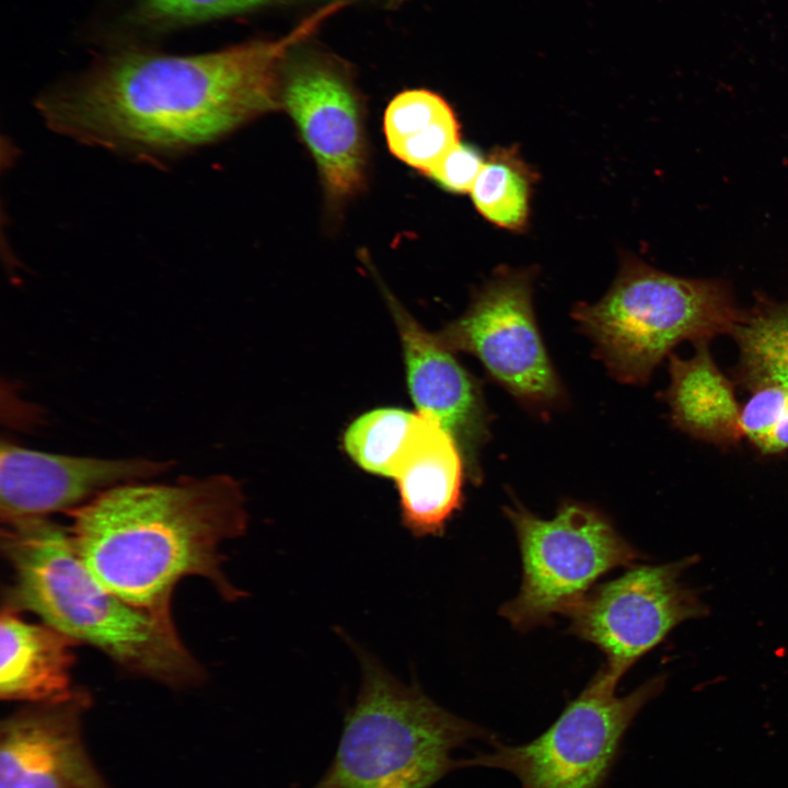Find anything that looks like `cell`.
Masks as SVG:
<instances>
[{
  "label": "cell",
  "instance_id": "cell-13",
  "mask_svg": "<svg viewBox=\"0 0 788 788\" xmlns=\"http://www.w3.org/2000/svg\"><path fill=\"white\" fill-rule=\"evenodd\" d=\"M399 335L406 383L419 412L433 415L456 440L471 482L482 480L480 455L490 416L478 381L387 291Z\"/></svg>",
  "mask_w": 788,
  "mask_h": 788
},
{
  "label": "cell",
  "instance_id": "cell-1",
  "mask_svg": "<svg viewBox=\"0 0 788 788\" xmlns=\"http://www.w3.org/2000/svg\"><path fill=\"white\" fill-rule=\"evenodd\" d=\"M344 8L334 0L282 37L206 54L123 50L46 91L36 107L53 131L78 142L171 161L281 107L288 56Z\"/></svg>",
  "mask_w": 788,
  "mask_h": 788
},
{
  "label": "cell",
  "instance_id": "cell-15",
  "mask_svg": "<svg viewBox=\"0 0 788 788\" xmlns=\"http://www.w3.org/2000/svg\"><path fill=\"white\" fill-rule=\"evenodd\" d=\"M76 640L44 623L22 619L2 605L0 619V695L4 700L31 704L70 696Z\"/></svg>",
  "mask_w": 788,
  "mask_h": 788
},
{
  "label": "cell",
  "instance_id": "cell-17",
  "mask_svg": "<svg viewBox=\"0 0 788 788\" xmlns=\"http://www.w3.org/2000/svg\"><path fill=\"white\" fill-rule=\"evenodd\" d=\"M384 134L396 158L427 175L460 143L452 108L426 89L406 90L390 102Z\"/></svg>",
  "mask_w": 788,
  "mask_h": 788
},
{
  "label": "cell",
  "instance_id": "cell-16",
  "mask_svg": "<svg viewBox=\"0 0 788 788\" xmlns=\"http://www.w3.org/2000/svg\"><path fill=\"white\" fill-rule=\"evenodd\" d=\"M708 341L694 343L695 354L688 359L670 355L665 399L677 429L695 439L730 447L743 438L741 408L733 384L711 357Z\"/></svg>",
  "mask_w": 788,
  "mask_h": 788
},
{
  "label": "cell",
  "instance_id": "cell-5",
  "mask_svg": "<svg viewBox=\"0 0 788 788\" xmlns=\"http://www.w3.org/2000/svg\"><path fill=\"white\" fill-rule=\"evenodd\" d=\"M728 283L670 275L628 258L609 291L573 312L613 378L644 384L680 343L732 334L742 316Z\"/></svg>",
  "mask_w": 788,
  "mask_h": 788
},
{
  "label": "cell",
  "instance_id": "cell-8",
  "mask_svg": "<svg viewBox=\"0 0 788 788\" xmlns=\"http://www.w3.org/2000/svg\"><path fill=\"white\" fill-rule=\"evenodd\" d=\"M696 555L659 565H634L591 589L566 615L568 633L591 642L604 668L622 679L680 624L708 615L698 588L685 578Z\"/></svg>",
  "mask_w": 788,
  "mask_h": 788
},
{
  "label": "cell",
  "instance_id": "cell-7",
  "mask_svg": "<svg viewBox=\"0 0 788 788\" xmlns=\"http://www.w3.org/2000/svg\"><path fill=\"white\" fill-rule=\"evenodd\" d=\"M505 514L518 540L522 582L499 614L518 630L567 615L600 577L641 558L605 514L581 502H563L549 520L518 501Z\"/></svg>",
  "mask_w": 788,
  "mask_h": 788
},
{
  "label": "cell",
  "instance_id": "cell-18",
  "mask_svg": "<svg viewBox=\"0 0 788 788\" xmlns=\"http://www.w3.org/2000/svg\"><path fill=\"white\" fill-rule=\"evenodd\" d=\"M731 335L739 348L737 376L742 386L788 387V301L758 297L742 312Z\"/></svg>",
  "mask_w": 788,
  "mask_h": 788
},
{
  "label": "cell",
  "instance_id": "cell-2",
  "mask_svg": "<svg viewBox=\"0 0 788 788\" xmlns=\"http://www.w3.org/2000/svg\"><path fill=\"white\" fill-rule=\"evenodd\" d=\"M73 548L90 572L126 602L171 616L182 579H207L219 595L244 592L223 572L221 545L244 534L245 498L229 475L142 480L112 487L67 511Z\"/></svg>",
  "mask_w": 788,
  "mask_h": 788
},
{
  "label": "cell",
  "instance_id": "cell-10",
  "mask_svg": "<svg viewBox=\"0 0 788 788\" xmlns=\"http://www.w3.org/2000/svg\"><path fill=\"white\" fill-rule=\"evenodd\" d=\"M297 50L291 51L282 68L281 107L311 151L328 200L341 205L366 182L360 97L341 61L323 53Z\"/></svg>",
  "mask_w": 788,
  "mask_h": 788
},
{
  "label": "cell",
  "instance_id": "cell-23",
  "mask_svg": "<svg viewBox=\"0 0 788 788\" xmlns=\"http://www.w3.org/2000/svg\"><path fill=\"white\" fill-rule=\"evenodd\" d=\"M485 163L479 151L459 143L428 175L453 193H471Z\"/></svg>",
  "mask_w": 788,
  "mask_h": 788
},
{
  "label": "cell",
  "instance_id": "cell-6",
  "mask_svg": "<svg viewBox=\"0 0 788 788\" xmlns=\"http://www.w3.org/2000/svg\"><path fill=\"white\" fill-rule=\"evenodd\" d=\"M619 680L602 667L543 733L523 744L495 741L489 751L461 758V768L505 770L521 788H603L630 725L667 683L664 674L654 675L619 696Z\"/></svg>",
  "mask_w": 788,
  "mask_h": 788
},
{
  "label": "cell",
  "instance_id": "cell-21",
  "mask_svg": "<svg viewBox=\"0 0 788 788\" xmlns=\"http://www.w3.org/2000/svg\"><path fill=\"white\" fill-rule=\"evenodd\" d=\"M290 0H142L149 18L164 23H190L251 11Z\"/></svg>",
  "mask_w": 788,
  "mask_h": 788
},
{
  "label": "cell",
  "instance_id": "cell-22",
  "mask_svg": "<svg viewBox=\"0 0 788 788\" xmlns=\"http://www.w3.org/2000/svg\"><path fill=\"white\" fill-rule=\"evenodd\" d=\"M788 406V387L765 385L752 391L740 412L743 438L754 447L772 430Z\"/></svg>",
  "mask_w": 788,
  "mask_h": 788
},
{
  "label": "cell",
  "instance_id": "cell-24",
  "mask_svg": "<svg viewBox=\"0 0 788 788\" xmlns=\"http://www.w3.org/2000/svg\"><path fill=\"white\" fill-rule=\"evenodd\" d=\"M765 455L788 450V406L772 430L755 445Z\"/></svg>",
  "mask_w": 788,
  "mask_h": 788
},
{
  "label": "cell",
  "instance_id": "cell-25",
  "mask_svg": "<svg viewBox=\"0 0 788 788\" xmlns=\"http://www.w3.org/2000/svg\"><path fill=\"white\" fill-rule=\"evenodd\" d=\"M312 788H322V787L320 785L315 784V786Z\"/></svg>",
  "mask_w": 788,
  "mask_h": 788
},
{
  "label": "cell",
  "instance_id": "cell-12",
  "mask_svg": "<svg viewBox=\"0 0 788 788\" xmlns=\"http://www.w3.org/2000/svg\"><path fill=\"white\" fill-rule=\"evenodd\" d=\"M171 462L144 457L69 456L2 441L0 515L3 523L74 509L112 487L157 476Z\"/></svg>",
  "mask_w": 788,
  "mask_h": 788
},
{
  "label": "cell",
  "instance_id": "cell-3",
  "mask_svg": "<svg viewBox=\"0 0 788 788\" xmlns=\"http://www.w3.org/2000/svg\"><path fill=\"white\" fill-rule=\"evenodd\" d=\"M1 548L13 571L3 605L31 611L126 671L173 687L205 673L172 616L135 606L106 589L76 553L68 530L45 517L5 523Z\"/></svg>",
  "mask_w": 788,
  "mask_h": 788
},
{
  "label": "cell",
  "instance_id": "cell-20",
  "mask_svg": "<svg viewBox=\"0 0 788 788\" xmlns=\"http://www.w3.org/2000/svg\"><path fill=\"white\" fill-rule=\"evenodd\" d=\"M534 174L515 150L491 152L471 190L476 209L490 222L511 230L525 225Z\"/></svg>",
  "mask_w": 788,
  "mask_h": 788
},
{
  "label": "cell",
  "instance_id": "cell-14",
  "mask_svg": "<svg viewBox=\"0 0 788 788\" xmlns=\"http://www.w3.org/2000/svg\"><path fill=\"white\" fill-rule=\"evenodd\" d=\"M417 413L393 479L403 525L415 536H438L463 505L466 464L456 440L439 419Z\"/></svg>",
  "mask_w": 788,
  "mask_h": 788
},
{
  "label": "cell",
  "instance_id": "cell-11",
  "mask_svg": "<svg viewBox=\"0 0 788 788\" xmlns=\"http://www.w3.org/2000/svg\"><path fill=\"white\" fill-rule=\"evenodd\" d=\"M90 702L76 687L66 698L31 704L3 719L0 788H111L82 739Z\"/></svg>",
  "mask_w": 788,
  "mask_h": 788
},
{
  "label": "cell",
  "instance_id": "cell-4",
  "mask_svg": "<svg viewBox=\"0 0 788 788\" xmlns=\"http://www.w3.org/2000/svg\"><path fill=\"white\" fill-rule=\"evenodd\" d=\"M361 681L347 711L322 788H431L461 769L453 753L470 742L497 737L407 684L378 659L352 646Z\"/></svg>",
  "mask_w": 788,
  "mask_h": 788
},
{
  "label": "cell",
  "instance_id": "cell-9",
  "mask_svg": "<svg viewBox=\"0 0 788 788\" xmlns=\"http://www.w3.org/2000/svg\"><path fill=\"white\" fill-rule=\"evenodd\" d=\"M434 336L453 354L477 358L524 405L549 409L565 403L564 386L535 320L529 273H499L476 293L463 315Z\"/></svg>",
  "mask_w": 788,
  "mask_h": 788
},
{
  "label": "cell",
  "instance_id": "cell-19",
  "mask_svg": "<svg viewBox=\"0 0 788 788\" xmlns=\"http://www.w3.org/2000/svg\"><path fill=\"white\" fill-rule=\"evenodd\" d=\"M418 413L401 407H379L355 418L344 430L341 445L350 460L367 473L393 478L412 438Z\"/></svg>",
  "mask_w": 788,
  "mask_h": 788
}]
</instances>
